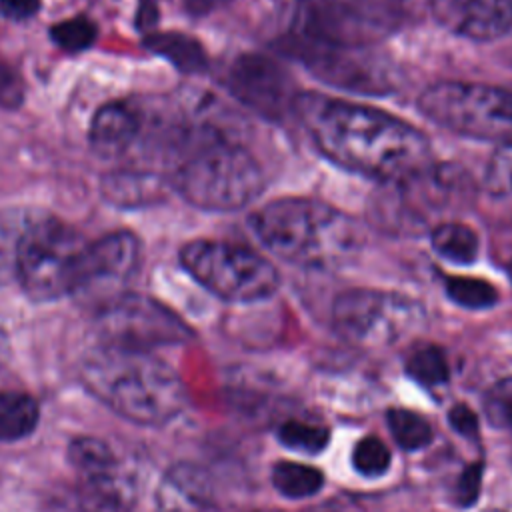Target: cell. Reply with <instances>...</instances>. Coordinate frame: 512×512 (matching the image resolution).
<instances>
[{
	"label": "cell",
	"instance_id": "obj_1",
	"mask_svg": "<svg viewBox=\"0 0 512 512\" xmlns=\"http://www.w3.org/2000/svg\"><path fill=\"white\" fill-rule=\"evenodd\" d=\"M294 114L318 150L346 170L386 184L432 166L428 138L384 110L300 92Z\"/></svg>",
	"mask_w": 512,
	"mask_h": 512
},
{
	"label": "cell",
	"instance_id": "obj_2",
	"mask_svg": "<svg viewBox=\"0 0 512 512\" xmlns=\"http://www.w3.org/2000/svg\"><path fill=\"white\" fill-rule=\"evenodd\" d=\"M80 378L92 396L144 426L172 420L188 400L180 376L146 350L100 344L82 360Z\"/></svg>",
	"mask_w": 512,
	"mask_h": 512
},
{
	"label": "cell",
	"instance_id": "obj_3",
	"mask_svg": "<svg viewBox=\"0 0 512 512\" xmlns=\"http://www.w3.org/2000/svg\"><path fill=\"white\" fill-rule=\"evenodd\" d=\"M248 222L266 250L300 266L340 264L356 256L366 242L352 216L308 198L268 202Z\"/></svg>",
	"mask_w": 512,
	"mask_h": 512
},
{
	"label": "cell",
	"instance_id": "obj_4",
	"mask_svg": "<svg viewBox=\"0 0 512 512\" xmlns=\"http://www.w3.org/2000/svg\"><path fill=\"white\" fill-rule=\"evenodd\" d=\"M174 186L202 210H240L264 190L260 162L240 144L220 136H194L176 160Z\"/></svg>",
	"mask_w": 512,
	"mask_h": 512
},
{
	"label": "cell",
	"instance_id": "obj_5",
	"mask_svg": "<svg viewBox=\"0 0 512 512\" xmlns=\"http://www.w3.org/2000/svg\"><path fill=\"white\" fill-rule=\"evenodd\" d=\"M88 242L78 230L52 216H36L28 226L18 260V282L38 302L78 292Z\"/></svg>",
	"mask_w": 512,
	"mask_h": 512
},
{
	"label": "cell",
	"instance_id": "obj_6",
	"mask_svg": "<svg viewBox=\"0 0 512 512\" xmlns=\"http://www.w3.org/2000/svg\"><path fill=\"white\" fill-rule=\"evenodd\" d=\"M418 106L434 124L478 140L512 142V90L480 84L444 80L428 86Z\"/></svg>",
	"mask_w": 512,
	"mask_h": 512
},
{
	"label": "cell",
	"instance_id": "obj_7",
	"mask_svg": "<svg viewBox=\"0 0 512 512\" xmlns=\"http://www.w3.org/2000/svg\"><path fill=\"white\" fill-rule=\"evenodd\" d=\"M180 262L196 282L228 302L264 300L278 288L276 268L240 244L192 240L182 246Z\"/></svg>",
	"mask_w": 512,
	"mask_h": 512
},
{
	"label": "cell",
	"instance_id": "obj_8",
	"mask_svg": "<svg viewBox=\"0 0 512 512\" xmlns=\"http://www.w3.org/2000/svg\"><path fill=\"white\" fill-rule=\"evenodd\" d=\"M68 462L76 484L62 500L64 512H128L134 502V482L100 438L80 436L68 446Z\"/></svg>",
	"mask_w": 512,
	"mask_h": 512
},
{
	"label": "cell",
	"instance_id": "obj_9",
	"mask_svg": "<svg viewBox=\"0 0 512 512\" xmlns=\"http://www.w3.org/2000/svg\"><path fill=\"white\" fill-rule=\"evenodd\" d=\"M464 194V182L454 168L434 164L404 180L386 182L374 200V218L388 230H424L436 214L456 206Z\"/></svg>",
	"mask_w": 512,
	"mask_h": 512
},
{
	"label": "cell",
	"instance_id": "obj_10",
	"mask_svg": "<svg viewBox=\"0 0 512 512\" xmlns=\"http://www.w3.org/2000/svg\"><path fill=\"white\" fill-rule=\"evenodd\" d=\"M378 0H296L292 34L334 46H372L392 28Z\"/></svg>",
	"mask_w": 512,
	"mask_h": 512
},
{
	"label": "cell",
	"instance_id": "obj_11",
	"mask_svg": "<svg viewBox=\"0 0 512 512\" xmlns=\"http://www.w3.org/2000/svg\"><path fill=\"white\" fill-rule=\"evenodd\" d=\"M96 330L104 346L146 352L192 338V330L170 308L140 294H120L102 304Z\"/></svg>",
	"mask_w": 512,
	"mask_h": 512
},
{
	"label": "cell",
	"instance_id": "obj_12",
	"mask_svg": "<svg viewBox=\"0 0 512 512\" xmlns=\"http://www.w3.org/2000/svg\"><path fill=\"white\" fill-rule=\"evenodd\" d=\"M422 318L418 302L384 290L352 288L332 306L336 332L354 344H388L408 332Z\"/></svg>",
	"mask_w": 512,
	"mask_h": 512
},
{
	"label": "cell",
	"instance_id": "obj_13",
	"mask_svg": "<svg viewBox=\"0 0 512 512\" xmlns=\"http://www.w3.org/2000/svg\"><path fill=\"white\" fill-rule=\"evenodd\" d=\"M284 48L324 84L362 94H386L394 86L392 66L372 46L320 44L290 34Z\"/></svg>",
	"mask_w": 512,
	"mask_h": 512
},
{
	"label": "cell",
	"instance_id": "obj_14",
	"mask_svg": "<svg viewBox=\"0 0 512 512\" xmlns=\"http://www.w3.org/2000/svg\"><path fill=\"white\" fill-rule=\"evenodd\" d=\"M228 88L244 106L274 122L292 114L300 96L280 62L262 54L238 56L228 72Z\"/></svg>",
	"mask_w": 512,
	"mask_h": 512
},
{
	"label": "cell",
	"instance_id": "obj_15",
	"mask_svg": "<svg viewBox=\"0 0 512 512\" xmlns=\"http://www.w3.org/2000/svg\"><path fill=\"white\" fill-rule=\"evenodd\" d=\"M140 240L128 230L110 232L88 244L76 294H102L126 284L140 266Z\"/></svg>",
	"mask_w": 512,
	"mask_h": 512
},
{
	"label": "cell",
	"instance_id": "obj_16",
	"mask_svg": "<svg viewBox=\"0 0 512 512\" xmlns=\"http://www.w3.org/2000/svg\"><path fill=\"white\" fill-rule=\"evenodd\" d=\"M436 20L468 40H496L512 30V0H432Z\"/></svg>",
	"mask_w": 512,
	"mask_h": 512
},
{
	"label": "cell",
	"instance_id": "obj_17",
	"mask_svg": "<svg viewBox=\"0 0 512 512\" xmlns=\"http://www.w3.org/2000/svg\"><path fill=\"white\" fill-rule=\"evenodd\" d=\"M140 130L136 110L124 102H108L100 106L90 122V144L106 158L122 154Z\"/></svg>",
	"mask_w": 512,
	"mask_h": 512
},
{
	"label": "cell",
	"instance_id": "obj_18",
	"mask_svg": "<svg viewBox=\"0 0 512 512\" xmlns=\"http://www.w3.org/2000/svg\"><path fill=\"white\" fill-rule=\"evenodd\" d=\"M144 44L150 52L166 58L174 68L184 74H196L206 70L208 58L202 44L182 32H152L146 34Z\"/></svg>",
	"mask_w": 512,
	"mask_h": 512
},
{
	"label": "cell",
	"instance_id": "obj_19",
	"mask_svg": "<svg viewBox=\"0 0 512 512\" xmlns=\"http://www.w3.org/2000/svg\"><path fill=\"white\" fill-rule=\"evenodd\" d=\"M40 406L34 396L20 390L0 392V442H14L34 432Z\"/></svg>",
	"mask_w": 512,
	"mask_h": 512
},
{
	"label": "cell",
	"instance_id": "obj_20",
	"mask_svg": "<svg viewBox=\"0 0 512 512\" xmlns=\"http://www.w3.org/2000/svg\"><path fill=\"white\" fill-rule=\"evenodd\" d=\"M36 216L20 208L0 210V286L18 278V260L24 234Z\"/></svg>",
	"mask_w": 512,
	"mask_h": 512
},
{
	"label": "cell",
	"instance_id": "obj_21",
	"mask_svg": "<svg viewBox=\"0 0 512 512\" xmlns=\"http://www.w3.org/2000/svg\"><path fill=\"white\" fill-rule=\"evenodd\" d=\"M104 196L120 206H142L160 196L162 184L148 172H118L110 174L104 184Z\"/></svg>",
	"mask_w": 512,
	"mask_h": 512
},
{
	"label": "cell",
	"instance_id": "obj_22",
	"mask_svg": "<svg viewBox=\"0 0 512 512\" xmlns=\"http://www.w3.org/2000/svg\"><path fill=\"white\" fill-rule=\"evenodd\" d=\"M430 240L434 252L454 264H472L478 256V236L468 224L456 220L440 222L432 228Z\"/></svg>",
	"mask_w": 512,
	"mask_h": 512
},
{
	"label": "cell",
	"instance_id": "obj_23",
	"mask_svg": "<svg viewBox=\"0 0 512 512\" xmlns=\"http://www.w3.org/2000/svg\"><path fill=\"white\" fill-rule=\"evenodd\" d=\"M274 488L286 498H306L324 486V476L318 468L300 462H278L272 470Z\"/></svg>",
	"mask_w": 512,
	"mask_h": 512
},
{
	"label": "cell",
	"instance_id": "obj_24",
	"mask_svg": "<svg viewBox=\"0 0 512 512\" xmlns=\"http://www.w3.org/2000/svg\"><path fill=\"white\" fill-rule=\"evenodd\" d=\"M444 288L448 298L462 308L480 310V308H490L498 302V290L482 278L450 276L446 278Z\"/></svg>",
	"mask_w": 512,
	"mask_h": 512
},
{
	"label": "cell",
	"instance_id": "obj_25",
	"mask_svg": "<svg viewBox=\"0 0 512 512\" xmlns=\"http://www.w3.org/2000/svg\"><path fill=\"white\" fill-rule=\"evenodd\" d=\"M388 426L396 442L406 450L424 448L432 440L430 424L416 412L394 408L388 412Z\"/></svg>",
	"mask_w": 512,
	"mask_h": 512
},
{
	"label": "cell",
	"instance_id": "obj_26",
	"mask_svg": "<svg viewBox=\"0 0 512 512\" xmlns=\"http://www.w3.org/2000/svg\"><path fill=\"white\" fill-rule=\"evenodd\" d=\"M406 372L410 378L424 386H436L448 380V362L438 346L428 344L410 354L406 362Z\"/></svg>",
	"mask_w": 512,
	"mask_h": 512
},
{
	"label": "cell",
	"instance_id": "obj_27",
	"mask_svg": "<svg viewBox=\"0 0 512 512\" xmlns=\"http://www.w3.org/2000/svg\"><path fill=\"white\" fill-rule=\"evenodd\" d=\"M96 24L86 16H74L62 22H56L50 28V38L66 52H82L96 42Z\"/></svg>",
	"mask_w": 512,
	"mask_h": 512
},
{
	"label": "cell",
	"instance_id": "obj_28",
	"mask_svg": "<svg viewBox=\"0 0 512 512\" xmlns=\"http://www.w3.org/2000/svg\"><path fill=\"white\" fill-rule=\"evenodd\" d=\"M278 438L284 446L292 450H302V452H322L324 446L330 440V432L322 426L290 420L280 426Z\"/></svg>",
	"mask_w": 512,
	"mask_h": 512
},
{
	"label": "cell",
	"instance_id": "obj_29",
	"mask_svg": "<svg viewBox=\"0 0 512 512\" xmlns=\"http://www.w3.org/2000/svg\"><path fill=\"white\" fill-rule=\"evenodd\" d=\"M484 184L492 196L512 200V142L500 144L490 156Z\"/></svg>",
	"mask_w": 512,
	"mask_h": 512
},
{
	"label": "cell",
	"instance_id": "obj_30",
	"mask_svg": "<svg viewBox=\"0 0 512 512\" xmlns=\"http://www.w3.org/2000/svg\"><path fill=\"white\" fill-rule=\"evenodd\" d=\"M354 468L364 476H380L390 466V452L382 440L368 436L362 438L352 452Z\"/></svg>",
	"mask_w": 512,
	"mask_h": 512
},
{
	"label": "cell",
	"instance_id": "obj_31",
	"mask_svg": "<svg viewBox=\"0 0 512 512\" xmlns=\"http://www.w3.org/2000/svg\"><path fill=\"white\" fill-rule=\"evenodd\" d=\"M484 412L494 426H512V376L496 382L488 390L484 400Z\"/></svg>",
	"mask_w": 512,
	"mask_h": 512
},
{
	"label": "cell",
	"instance_id": "obj_32",
	"mask_svg": "<svg viewBox=\"0 0 512 512\" xmlns=\"http://www.w3.org/2000/svg\"><path fill=\"white\" fill-rule=\"evenodd\" d=\"M482 474H484V464L474 462L464 468L456 482V502L460 506H472L478 500L480 486H482Z\"/></svg>",
	"mask_w": 512,
	"mask_h": 512
},
{
	"label": "cell",
	"instance_id": "obj_33",
	"mask_svg": "<svg viewBox=\"0 0 512 512\" xmlns=\"http://www.w3.org/2000/svg\"><path fill=\"white\" fill-rule=\"evenodd\" d=\"M24 84L20 74L0 58V106L14 108L22 102Z\"/></svg>",
	"mask_w": 512,
	"mask_h": 512
},
{
	"label": "cell",
	"instance_id": "obj_34",
	"mask_svg": "<svg viewBox=\"0 0 512 512\" xmlns=\"http://www.w3.org/2000/svg\"><path fill=\"white\" fill-rule=\"evenodd\" d=\"M448 422L458 434H462L466 438L478 436V418L466 404L452 406L448 412Z\"/></svg>",
	"mask_w": 512,
	"mask_h": 512
},
{
	"label": "cell",
	"instance_id": "obj_35",
	"mask_svg": "<svg viewBox=\"0 0 512 512\" xmlns=\"http://www.w3.org/2000/svg\"><path fill=\"white\" fill-rule=\"evenodd\" d=\"M40 8V0H0V12L10 20H26Z\"/></svg>",
	"mask_w": 512,
	"mask_h": 512
},
{
	"label": "cell",
	"instance_id": "obj_36",
	"mask_svg": "<svg viewBox=\"0 0 512 512\" xmlns=\"http://www.w3.org/2000/svg\"><path fill=\"white\" fill-rule=\"evenodd\" d=\"M158 20V0H138L136 26L140 30H150Z\"/></svg>",
	"mask_w": 512,
	"mask_h": 512
},
{
	"label": "cell",
	"instance_id": "obj_37",
	"mask_svg": "<svg viewBox=\"0 0 512 512\" xmlns=\"http://www.w3.org/2000/svg\"><path fill=\"white\" fill-rule=\"evenodd\" d=\"M186 10L194 16H204L214 12L216 8H220L222 4H226V0H182Z\"/></svg>",
	"mask_w": 512,
	"mask_h": 512
},
{
	"label": "cell",
	"instance_id": "obj_38",
	"mask_svg": "<svg viewBox=\"0 0 512 512\" xmlns=\"http://www.w3.org/2000/svg\"><path fill=\"white\" fill-rule=\"evenodd\" d=\"M486 512H502V510H486Z\"/></svg>",
	"mask_w": 512,
	"mask_h": 512
}]
</instances>
